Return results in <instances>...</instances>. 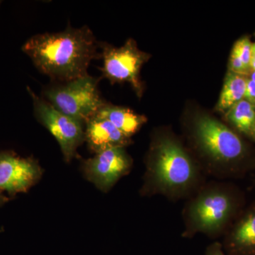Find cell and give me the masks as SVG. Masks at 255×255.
<instances>
[{"label":"cell","instance_id":"cell-1","mask_svg":"<svg viewBox=\"0 0 255 255\" xmlns=\"http://www.w3.org/2000/svg\"><path fill=\"white\" fill-rule=\"evenodd\" d=\"M98 48L93 32L83 26L35 35L24 43L22 50L40 72L67 82L89 75L92 60L100 57Z\"/></svg>","mask_w":255,"mask_h":255},{"label":"cell","instance_id":"cell-2","mask_svg":"<svg viewBox=\"0 0 255 255\" xmlns=\"http://www.w3.org/2000/svg\"><path fill=\"white\" fill-rule=\"evenodd\" d=\"M192 161L177 142L164 139L156 145L148 167L149 181L157 190L173 194L187 189L196 177Z\"/></svg>","mask_w":255,"mask_h":255},{"label":"cell","instance_id":"cell-3","mask_svg":"<svg viewBox=\"0 0 255 255\" xmlns=\"http://www.w3.org/2000/svg\"><path fill=\"white\" fill-rule=\"evenodd\" d=\"M98 82L87 75L45 89L43 95L56 110L85 123L106 104L99 92Z\"/></svg>","mask_w":255,"mask_h":255},{"label":"cell","instance_id":"cell-4","mask_svg":"<svg viewBox=\"0 0 255 255\" xmlns=\"http://www.w3.org/2000/svg\"><path fill=\"white\" fill-rule=\"evenodd\" d=\"M27 90L33 101L36 119L56 139L65 161L70 162L76 157L78 147L85 140L83 123L56 110L48 101L37 96L29 87Z\"/></svg>","mask_w":255,"mask_h":255},{"label":"cell","instance_id":"cell-5","mask_svg":"<svg viewBox=\"0 0 255 255\" xmlns=\"http://www.w3.org/2000/svg\"><path fill=\"white\" fill-rule=\"evenodd\" d=\"M103 59L102 73L112 82H127L141 95L142 85L139 73L147 60V55L137 49L136 43L128 40L120 48L105 46L102 53Z\"/></svg>","mask_w":255,"mask_h":255},{"label":"cell","instance_id":"cell-6","mask_svg":"<svg viewBox=\"0 0 255 255\" xmlns=\"http://www.w3.org/2000/svg\"><path fill=\"white\" fill-rule=\"evenodd\" d=\"M195 133L203 150L216 160L231 162L243 154L241 138L216 119L206 116L199 117L195 122Z\"/></svg>","mask_w":255,"mask_h":255},{"label":"cell","instance_id":"cell-7","mask_svg":"<svg viewBox=\"0 0 255 255\" xmlns=\"http://www.w3.org/2000/svg\"><path fill=\"white\" fill-rule=\"evenodd\" d=\"M132 161L124 147H112L95 154L82 164L85 177L102 191H108L130 170Z\"/></svg>","mask_w":255,"mask_h":255},{"label":"cell","instance_id":"cell-8","mask_svg":"<svg viewBox=\"0 0 255 255\" xmlns=\"http://www.w3.org/2000/svg\"><path fill=\"white\" fill-rule=\"evenodd\" d=\"M42 169L31 157H21L11 151L0 152V190L9 195L26 192L41 178Z\"/></svg>","mask_w":255,"mask_h":255},{"label":"cell","instance_id":"cell-9","mask_svg":"<svg viewBox=\"0 0 255 255\" xmlns=\"http://www.w3.org/2000/svg\"><path fill=\"white\" fill-rule=\"evenodd\" d=\"M232 210L229 196L221 191H207L201 194L189 211L194 231L216 233L227 221Z\"/></svg>","mask_w":255,"mask_h":255},{"label":"cell","instance_id":"cell-10","mask_svg":"<svg viewBox=\"0 0 255 255\" xmlns=\"http://www.w3.org/2000/svg\"><path fill=\"white\" fill-rule=\"evenodd\" d=\"M85 124V140L95 154L112 147H124L129 143V137L107 119L95 115Z\"/></svg>","mask_w":255,"mask_h":255},{"label":"cell","instance_id":"cell-11","mask_svg":"<svg viewBox=\"0 0 255 255\" xmlns=\"http://www.w3.org/2000/svg\"><path fill=\"white\" fill-rule=\"evenodd\" d=\"M95 115L108 120L128 137L135 133L147 121L144 116L135 114L129 109L107 104Z\"/></svg>","mask_w":255,"mask_h":255},{"label":"cell","instance_id":"cell-12","mask_svg":"<svg viewBox=\"0 0 255 255\" xmlns=\"http://www.w3.org/2000/svg\"><path fill=\"white\" fill-rule=\"evenodd\" d=\"M246 85V76L229 71L220 96L217 110L221 112L229 110L233 106L244 100Z\"/></svg>","mask_w":255,"mask_h":255},{"label":"cell","instance_id":"cell-13","mask_svg":"<svg viewBox=\"0 0 255 255\" xmlns=\"http://www.w3.org/2000/svg\"><path fill=\"white\" fill-rule=\"evenodd\" d=\"M226 117L238 130L251 135L255 124V107L246 100H241L228 110Z\"/></svg>","mask_w":255,"mask_h":255},{"label":"cell","instance_id":"cell-14","mask_svg":"<svg viewBox=\"0 0 255 255\" xmlns=\"http://www.w3.org/2000/svg\"><path fill=\"white\" fill-rule=\"evenodd\" d=\"M233 248L241 252L255 251V212L243 220L232 236Z\"/></svg>","mask_w":255,"mask_h":255},{"label":"cell","instance_id":"cell-15","mask_svg":"<svg viewBox=\"0 0 255 255\" xmlns=\"http://www.w3.org/2000/svg\"><path fill=\"white\" fill-rule=\"evenodd\" d=\"M252 45L253 43L250 41L249 38L245 37V38H241L238 40L234 46H233V50L237 53L238 56L241 58L242 62H243V65L245 68L248 73H251V50Z\"/></svg>","mask_w":255,"mask_h":255},{"label":"cell","instance_id":"cell-16","mask_svg":"<svg viewBox=\"0 0 255 255\" xmlns=\"http://www.w3.org/2000/svg\"><path fill=\"white\" fill-rule=\"evenodd\" d=\"M229 70L231 73L244 75V76L248 75V73L245 68L241 58L238 56L237 53L233 50L230 57Z\"/></svg>","mask_w":255,"mask_h":255},{"label":"cell","instance_id":"cell-17","mask_svg":"<svg viewBox=\"0 0 255 255\" xmlns=\"http://www.w3.org/2000/svg\"><path fill=\"white\" fill-rule=\"evenodd\" d=\"M244 100L255 107V82L251 78H247L246 94Z\"/></svg>","mask_w":255,"mask_h":255},{"label":"cell","instance_id":"cell-18","mask_svg":"<svg viewBox=\"0 0 255 255\" xmlns=\"http://www.w3.org/2000/svg\"><path fill=\"white\" fill-rule=\"evenodd\" d=\"M206 255H225L223 254L221 246L219 243H216L209 247L206 251Z\"/></svg>","mask_w":255,"mask_h":255},{"label":"cell","instance_id":"cell-19","mask_svg":"<svg viewBox=\"0 0 255 255\" xmlns=\"http://www.w3.org/2000/svg\"><path fill=\"white\" fill-rule=\"evenodd\" d=\"M251 69V70H255V43L252 45Z\"/></svg>","mask_w":255,"mask_h":255},{"label":"cell","instance_id":"cell-20","mask_svg":"<svg viewBox=\"0 0 255 255\" xmlns=\"http://www.w3.org/2000/svg\"><path fill=\"white\" fill-rule=\"evenodd\" d=\"M7 201H9V199L5 197V196L1 194V191L0 190V205L4 204V203H6Z\"/></svg>","mask_w":255,"mask_h":255},{"label":"cell","instance_id":"cell-21","mask_svg":"<svg viewBox=\"0 0 255 255\" xmlns=\"http://www.w3.org/2000/svg\"><path fill=\"white\" fill-rule=\"evenodd\" d=\"M249 78L255 82V70H251V73H249Z\"/></svg>","mask_w":255,"mask_h":255},{"label":"cell","instance_id":"cell-22","mask_svg":"<svg viewBox=\"0 0 255 255\" xmlns=\"http://www.w3.org/2000/svg\"><path fill=\"white\" fill-rule=\"evenodd\" d=\"M251 135H253V136L255 138V124L254 127H253V130H252Z\"/></svg>","mask_w":255,"mask_h":255},{"label":"cell","instance_id":"cell-23","mask_svg":"<svg viewBox=\"0 0 255 255\" xmlns=\"http://www.w3.org/2000/svg\"><path fill=\"white\" fill-rule=\"evenodd\" d=\"M0 2H1V1H0Z\"/></svg>","mask_w":255,"mask_h":255}]
</instances>
